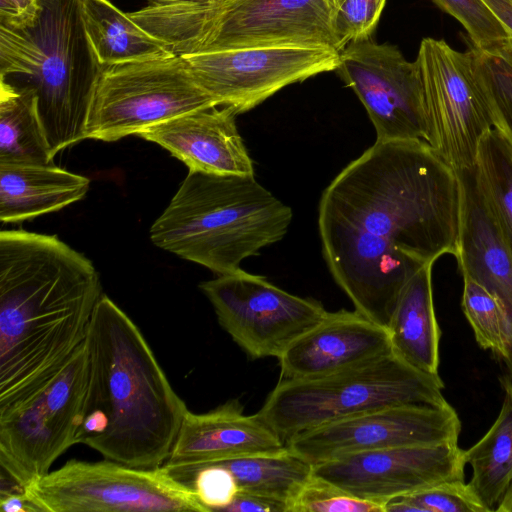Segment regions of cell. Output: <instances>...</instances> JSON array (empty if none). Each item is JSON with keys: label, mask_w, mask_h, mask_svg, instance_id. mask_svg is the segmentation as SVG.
I'll list each match as a JSON object with an SVG mask.
<instances>
[{"label": "cell", "mask_w": 512, "mask_h": 512, "mask_svg": "<svg viewBox=\"0 0 512 512\" xmlns=\"http://www.w3.org/2000/svg\"><path fill=\"white\" fill-rule=\"evenodd\" d=\"M457 172L419 140L376 141L323 191L322 253L356 311L387 329L406 282L458 250Z\"/></svg>", "instance_id": "cell-1"}, {"label": "cell", "mask_w": 512, "mask_h": 512, "mask_svg": "<svg viewBox=\"0 0 512 512\" xmlns=\"http://www.w3.org/2000/svg\"><path fill=\"white\" fill-rule=\"evenodd\" d=\"M99 274L55 235L0 233V412L37 389L85 342Z\"/></svg>", "instance_id": "cell-2"}, {"label": "cell", "mask_w": 512, "mask_h": 512, "mask_svg": "<svg viewBox=\"0 0 512 512\" xmlns=\"http://www.w3.org/2000/svg\"><path fill=\"white\" fill-rule=\"evenodd\" d=\"M85 344L88 381L76 444L129 466H163L188 408L142 332L102 295Z\"/></svg>", "instance_id": "cell-3"}, {"label": "cell", "mask_w": 512, "mask_h": 512, "mask_svg": "<svg viewBox=\"0 0 512 512\" xmlns=\"http://www.w3.org/2000/svg\"><path fill=\"white\" fill-rule=\"evenodd\" d=\"M293 213L253 176L189 170L150 228L153 244L218 275L280 241Z\"/></svg>", "instance_id": "cell-4"}, {"label": "cell", "mask_w": 512, "mask_h": 512, "mask_svg": "<svg viewBox=\"0 0 512 512\" xmlns=\"http://www.w3.org/2000/svg\"><path fill=\"white\" fill-rule=\"evenodd\" d=\"M35 21L0 26V80L36 92L53 156L86 139L92 94L103 67L87 37L81 0H39Z\"/></svg>", "instance_id": "cell-5"}, {"label": "cell", "mask_w": 512, "mask_h": 512, "mask_svg": "<svg viewBox=\"0 0 512 512\" xmlns=\"http://www.w3.org/2000/svg\"><path fill=\"white\" fill-rule=\"evenodd\" d=\"M345 0H227L153 6L129 18L179 56L233 48L334 49V20Z\"/></svg>", "instance_id": "cell-6"}, {"label": "cell", "mask_w": 512, "mask_h": 512, "mask_svg": "<svg viewBox=\"0 0 512 512\" xmlns=\"http://www.w3.org/2000/svg\"><path fill=\"white\" fill-rule=\"evenodd\" d=\"M443 389L438 374L391 352L326 376L278 381L257 414L286 444L304 431L373 410L447 405Z\"/></svg>", "instance_id": "cell-7"}, {"label": "cell", "mask_w": 512, "mask_h": 512, "mask_svg": "<svg viewBox=\"0 0 512 512\" xmlns=\"http://www.w3.org/2000/svg\"><path fill=\"white\" fill-rule=\"evenodd\" d=\"M219 106L183 56L103 67L87 120L86 139L112 142L180 115Z\"/></svg>", "instance_id": "cell-8"}, {"label": "cell", "mask_w": 512, "mask_h": 512, "mask_svg": "<svg viewBox=\"0 0 512 512\" xmlns=\"http://www.w3.org/2000/svg\"><path fill=\"white\" fill-rule=\"evenodd\" d=\"M87 381L84 342L42 385L0 412L1 475L24 489L76 444Z\"/></svg>", "instance_id": "cell-9"}, {"label": "cell", "mask_w": 512, "mask_h": 512, "mask_svg": "<svg viewBox=\"0 0 512 512\" xmlns=\"http://www.w3.org/2000/svg\"><path fill=\"white\" fill-rule=\"evenodd\" d=\"M40 512H208L166 467L71 459L24 488Z\"/></svg>", "instance_id": "cell-10"}, {"label": "cell", "mask_w": 512, "mask_h": 512, "mask_svg": "<svg viewBox=\"0 0 512 512\" xmlns=\"http://www.w3.org/2000/svg\"><path fill=\"white\" fill-rule=\"evenodd\" d=\"M199 288L221 327L253 360L278 359L329 313L319 301L288 293L242 269L204 281Z\"/></svg>", "instance_id": "cell-11"}, {"label": "cell", "mask_w": 512, "mask_h": 512, "mask_svg": "<svg viewBox=\"0 0 512 512\" xmlns=\"http://www.w3.org/2000/svg\"><path fill=\"white\" fill-rule=\"evenodd\" d=\"M425 97L428 144L456 172L476 163L482 137L493 125L479 91L473 55L444 40L422 39L416 60Z\"/></svg>", "instance_id": "cell-12"}, {"label": "cell", "mask_w": 512, "mask_h": 512, "mask_svg": "<svg viewBox=\"0 0 512 512\" xmlns=\"http://www.w3.org/2000/svg\"><path fill=\"white\" fill-rule=\"evenodd\" d=\"M183 57L197 82L218 105L238 115L290 84L335 71L340 54L324 47L265 46Z\"/></svg>", "instance_id": "cell-13"}, {"label": "cell", "mask_w": 512, "mask_h": 512, "mask_svg": "<svg viewBox=\"0 0 512 512\" xmlns=\"http://www.w3.org/2000/svg\"><path fill=\"white\" fill-rule=\"evenodd\" d=\"M335 71L360 99L376 131V141L419 140L430 131L424 90L416 61L395 45L372 39L339 52Z\"/></svg>", "instance_id": "cell-14"}, {"label": "cell", "mask_w": 512, "mask_h": 512, "mask_svg": "<svg viewBox=\"0 0 512 512\" xmlns=\"http://www.w3.org/2000/svg\"><path fill=\"white\" fill-rule=\"evenodd\" d=\"M461 422L444 406L401 405L361 413L292 437L286 447L313 466L346 455L458 443Z\"/></svg>", "instance_id": "cell-15"}, {"label": "cell", "mask_w": 512, "mask_h": 512, "mask_svg": "<svg viewBox=\"0 0 512 512\" xmlns=\"http://www.w3.org/2000/svg\"><path fill=\"white\" fill-rule=\"evenodd\" d=\"M465 465L458 443H443L346 455L314 465L313 476L385 505L444 481L464 479Z\"/></svg>", "instance_id": "cell-16"}, {"label": "cell", "mask_w": 512, "mask_h": 512, "mask_svg": "<svg viewBox=\"0 0 512 512\" xmlns=\"http://www.w3.org/2000/svg\"><path fill=\"white\" fill-rule=\"evenodd\" d=\"M286 449V444L257 413L245 415L241 403L232 399L206 413L188 410L163 466L189 484L192 475L203 466Z\"/></svg>", "instance_id": "cell-17"}, {"label": "cell", "mask_w": 512, "mask_h": 512, "mask_svg": "<svg viewBox=\"0 0 512 512\" xmlns=\"http://www.w3.org/2000/svg\"><path fill=\"white\" fill-rule=\"evenodd\" d=\"M391 352L386 328L356 310L329 312L278 358L279 381L326 376Z\"/></svg>", "instance_id": "cell-18"}, {"label": "cell", "mask_w": 512, "mask_h": 512, "mask_svg": "<svg viewBox=\"0 0 512 512\" xmlns=\"http://www.w3.org/2000/svg\"><path fill=\"white\" fill-rule=\"evenodd\" d=\"M229 107L195 110L150 126L138 134L184 162L189 170L253 176V161Z\"/></svg>", "instance_id": "cell-19"}, {"label": "cell", "mask_w": 512, "mask_h": 512, "mask_svg": "<svg viewBox=\"0 0 512 512\" xmlns=\"http://www.w3.org/2000/svg\"><path fill=\"white\" fill-rule=\"evenodd\" d=\"M461 207L456 260L469 276L496 294L512 320V255L481 188L475 165L457 171ZM512 381V355L505 362Z\"/></svg>", "instance_id": "cell-20"}, {"label": "cell", "mask_w": 512, "mask_h": 512, "mask_svg": "<svg viewBox=\"0 0 512 512\" xmlns=\"http://www.w3.org/2000/svg\"><path fill=\"white\" fill-rule=\"evenodd\" d=\"M90 180L55 164L0 163V220L21 223L85 197Z\"/></svg>", "instance_id": "cell-21"}, {"label": "cell", "mask_w": 512, "mask_h": 512, "mask_svg": "<svg viewBox=\"0 0 512 512\" xmlns=\"http://www.w3.org/2000/svg\"><path fill=\"white\" fill-rule=\"evenodd\" d=\"M433 264H426L406 282L387 330L396 356L420 371L438 374L440 328L433 302Z\"/></svg>", "instance_id": "cell-22"}, {"label": "cell", "mask_w": 512, "mask_h": 512, "mask_svg": "<svg viewBox=\"0 0 512 512\" xmlns=\"http://www.w3.org/2000/svg\"><path fill=\"white\" fill-rule=\"evenodd\" d=\"M81 4L85 31L102 67L175 55L109 0Z\"/></svg>", "instance_id": "cell-23"}, {"label": "cell", "mask_w": 512, "mask_h": 512, "mask_svg": "<svg viewBox=\"0 0 512 512\" xmlns=\"http://www.w3.org/2000/svg\"><path fill=\"white\" fill-rule=\"evenodd\" d=\"M36 92L1 80L0 163L54 164Z\"/></svg>", "instance_id": "cell-24"}, {"label": "cell", "mask_w": 512, "mask_h": 512, "mask_svg": "<svg viewBox=\"0 0 512 512\" xmlns=\"http://www.w3.org/2000/svg\"><path fill=\"white\" fill-rule=\"evenodd\" d=\"M501 410L486 434L464 450L472 469L468 482L488 511H495L512 484V381L502 380Z\"/></svg>", "instance_id": "cell-25"}, {"label": "cell", "mask_w": 512, "mask_h": 512, "mask_svg": "<svg viewBox=\"0 0 512 512\" xmlns=\"http://www.w3.org/2000/svg\"><path fill=\"white\" fill-rule=\"evenodd\" d=\"M217 463L233 474L240 491L286 502L290 509L313 475V465L288 448L278 453L248 455Z\"/></svg>", "instance_id": "cell-26"}, {"label": "cell", "mask_w": 512, "mask_h": 512, "mask_svg": "<svg viewBox=\"0 0 512 512\" xmlns=\"http://www.w3.org/2000/svg\"><path fill=\"white\" fill-rule=\"evenodd\" d=\"M478 179L512 255V144L492 127L482 137L475 163Z\"/></svg>", "instance_id": "cell-27"}, {"label": "cell", "mask_w": 512, "mask_h": 512, "mask_svg": "<svg viewBox=\"0 0 512 512\" xmlns=\"http://www.w3.org/2000/svg\"><path fill=\"white\" fill-rule=\"evenodd\" d=\"M480 94L492 125L512 144V41L493 50L471 49Z\"/></svg>", "instance_id": "cell-28"}, {"label": "cell", "mask_w": 512, "mask_h": 512, "mask_svg": "<svg viewBox=\"0 0 512 512\" xmlns=\"http://www.w3.org/2000/svg\"><path fill=\"white\" fill-rule=\"evenodd\" d=\"M463 277L462 308L476 341L506 362L512 355V320L502 300L469 276Z\"/></svg>", "instance_id": "cell-29"}, {"label": "cell", "mask_w": 512, "mask_h": 512, "mask_svg": "<svg viewBox=\"0 0 512 512\" xmlns=\"http://www.w3.org/2000/svg\"><path fill=\"white\" fill-rule=\"evenodd\" d=\"M385 512H489L464 479L450 480L387 501Z\"/></svg>", "instance_id": "cell-30"}, {"label": "cell", "mask_w": 512, "mask_h": 512, "mask_svg": "<svg viewBox=\"0 0 512 512\" xmlns=\"http://www.w3.org/2000/svg\"><path fill=\"white\" fill-rule=\"evenodd\" d=\"M432 1L465 28L476 49H497L511 39L508 30L483 0Z\"/></svg>", "instance_id": "cell-31"}, {"label": "cell", "mask_w": 512, "mask_h": 512, "mask_svg": "<svg viewBox=\"0 0 512 512\" xmlns=\"http://www.w3.org/2000/svg\"><path fill=\"white\" fill-rule=\"evenodd\" d=\"M290 512H385L384 504L356 497L312 475Z\"/></svg>", "instance_id": "cell-32"}, {"label": "cell", "mask_w": 512, "mask_h": 512, "mask_svg": "<svg viewBox=\"0 0 512 512\" xmlns=\"http://www.w3.org/2000/svg\"><path fill=\"white\" fill-rule=\"evenodd\" d=\"M387 0H345L334 20V48L371 39Z\"/></svg>", "instance_id": "cell-33"}, {"label": "cell", "mask_w": 512, "mask_h": 512, "mask_svg": "<svg viewBox=\"0 0 512 512\" xmlns=\"http://www.w3.org/2000/svg\"><path fill=\"white\" fill-rule=\"evenodd\" d=\"M189 485L208 512L224 511L240 491L233 474L218 463L199 468Z\"/></svg>", "instance_id": "cell-34"}, {"label": "cell", "mask_w": 512, "mask_h": 512, "mask_svg": "<svg viewBox=\"0 0 512 512\" xmlns=\"http://www.w3.org/2000/svg\"><path fill=\"white\" fill-rule=\"evenodd\" d=\"M39 0H0V26L22 29L38 16Z\"/></svg>", "instance_id": "cell-35"}, {"label": "cell", "mask_w": 512, "mask_h": 512, "mask_svg": "<svg viewBox=\"0 0 512 512\" xmlns=\"http://www.w3.org/2000/svg\"><path fill=\"white\" fill-rule=\"evenodd\" d=\"M226 512H290L286 502L262 495L239 491Z\"/></svg>", "instance_id": "cell-36"}, {"label": "cell", "mask_w": 512, "mask_h": 512, "mask_svg": "<svg viewBox=\"0 0 512 512\" xmlns=\"http://www.w3.org/2000/svg\"><path fill=\"white\" fill-rule=\"evenodd\" d=\"M0 510L2 512H40L21 488L1 489Z\"/></svg>", "instance_id": "cell-37"}, {"label": "cell", "mask_w": 512, "mask_h": 512, "mask_svg": "<svg viewBox=\"0 0 512 512\" xmlns=\"http://www.w3.org/2000/svg\"><path fill=\"white\" fill-rule=\"evenodd\" d=\"M501 24L508 30L512 41V0H483Z\"/></svg>", "instance_id": "cell-38"}, {"label": "cell", "mask_w": 512, "mask_h": 512, "mask_svg": "<svg viewBox=\"0 0 512 512\" xmlns=\"http://www.w3.org/2000/svg\"><path fill=\"white\" fill-rule=\"evenodd\" d=\"M149 5L153 6H172L181 4H216L224 2L223 0H148Z\"/></svg>", "instance_id": "cell-39"}, {"label": "cell", "mask_w": 512, "mask_h": 512, "mask_svg": "<svg viewBox=\"0 0 512 512\" xmlns=\"http://www.w3.org/2000/svg\"><path fill=\"white\" fill-rule=\"evenodd\" d=\"M495 511L498 512H512V484L501 498Z\"/></svg>", "instance_id": "cell-40"}, {"label": "cell", "mask_w": 512, "mask_h": 512, "mask_svg": "<svg viewBox=\"0 0 512 512\" xmlns=\"http://www.w3.org/2000/svg\"><path fill=\"white\" fill-rule=\"evenodd\" d=\"M223 1H227V0H223Z\"/></svg>", "instance_id": "cell-41"}]
</instances>
